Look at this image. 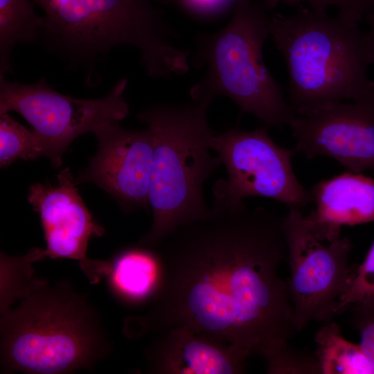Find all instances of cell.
<instances>
[{"mask_svg":"<svg viewBox=\"0 0 374 374\" xmlns=\"http://www.w3.org/2000/svg\"><path fill=\"white\" fill-rule=\"evenodd\" d=\"M160 276L150 310L125 319L134 338L186 327L262 357L274 374L296 332L287 282L282 217L264 207L213 201L208 215L159 247Z\"/></svg>","mask_w":374,"mask_h":374,"instance_id":"cell-1","label":"cell"},{"mask_svg":"<svg viewBox=\"0 0 374 374\" xmlns=\"http://www.w3.org/2000/svg\"><path fill=\"white\" fill-rule=\"evenodd\" d=\"M33 263L13 257L1 269V373L90 371L112 350L98 310L69 280L35 276Z\"/></svg>","mask_w":374,"mask_h":374,"instance_id":"cell-2","label":"cell"},{"mask_svg":"<svg viewBox=\"0 0 374 374\" xmlns=\"http://www.w3.org/2000/svg\"><path fill=\"white\" fill-rule=\"evenodd\" d=\"M44 12L39 40L91 81L112 48L139 50L140 63L156 78L184 75L190 51L175 44L177 33L154 1L163 0H32Z\"/></svg>","mask_w":374,"mask_h":374,"instance_id":"cell-3","label":"cell"},{"mask_svg":"<svg viewBox=\"0 0 374 374\" xmlns=\"http://www.w3.org/2000/svg\"><path fill=\"white\" fill-rule=\"evenodd\" d=\"M269 32L286 63L287 101L296 114L330 103L357 101L374 91L368 77L374 44L350 17L301 6L291 15H271Z\"/></svg>","mask_w":374,"mask_h":374,"instance_id":"cell-4","label":"cell"},{"mask_svg":"<svg viewBox=\"0 0 374 374\" xmlns=\"http://www.w3.org/2000/svg\"><path fill=\"white\" fill-rule=\"evenodd\" d=\"M213 100L203 96L178 105L157 104L136 115L148 125L154 144L149 192L152 222L139 240L141 246L159 248L177 229L210 212L203 186L221 165L210 145L215 132L207 113Z\"/></svg>","mask_w":374,"mask_h":374,"instance_id":"cell-5","label":"cell"},{"mask_svg":"<svg viewBox=\"0 0 374 374\" xmlns=\"http://www.w3.org/2000/svg\"><path fill=\"white\" fill-rule=\"evenodd\" d=\"M270 17L262 1L236 0L224 27L197 35L192 64L206 72L191 87V98L226 96L268 129L288 125L296 113L262 57Z\"/></svg>","mask_w":374,"mask_h":374,"instance_id":"cell-6","label":"cell"},{"mask_svg":"<svg viewBox=\"0 0 374 374\" xmlns=\"http://www.w3.org/2000/svg\"><path fill=\"white\" fill-rule=\"evenodd\" d=\"M267 130L262 126L252 131L230 129L213 133L211 149L227 174L213 185L215 201L237 206L247 197H262L300 211L314 202L311 190L294 171V150L276 144Z\"/></svg>","mask_w":374,"mask_h":374,"instance_id":"cell-7","label":"cell"},{"mask_svg":"<svg viewBox=\"0 0 374 374\" xmlns=\"http://www.w3.org/2000/svg\"><path fill=\"white\" fill-rule=\"evenodd\" d=\"M282 226L290 269L287 289L298 332L312 321L325 323L337 316L357 266L350 262V239L339 237L323 243L311 233L301 211L290 208Z\"/></svg>","mask_w":374,"mask_h":374,"instance_id":"cell-8","label":"cell"},{"mask_svg":"<svg viewBox=\"0 0 374 374\" xmlns=\"http://www.w3.org/2000/svg\"><path fill=\"white\" fill-rule=\"evenodd\" d=\"M127 86V80L123 78L105 97L81 99L55 91L44 78L22 84L0 75V114L13 111L21 115L50 145L59 167L62 155L75 139L107 121H120L128 115L124 96Z\"/></svg>","mask_w":374,"mask_h":374,"instance_id":"cell-9","label":"cell"},{"mask_svg":"<svg viewBox=\"0 0 374 374\" xmlns=\"http://www.w3.org/2000/svg\"><path fill=\"white\" fill-rule=\"evenodd\" d=\"M288 125L296 154L328 157L352 172L374 171V91L352 103L333 102L296 114Z\"/></svg>","mask_w":374,"mask_h":374,"instance_id":"cell-10","label":"cell"},{"mask_svg":"<svg viewBox=\"0 0 374 374\" xmlns=\"http://www.w3.org/2000/svg\"><path fill=\"white\" fill-rule=\"evenodd\" d=\"M70 169L57 176L55 185L36 183L30 186L28 200L39 215L46 248H38L39 260L46 258L77 260L92 284L106 278L110 261L87 256L89 241L102 236L104 228L97 223L79 195Z\"/></svg>","mask_w":374,"mask_h":374,"instance_id":"cell-11","label":"cell"},{"mask_svg":"<svg viewBox=\"0 0 374 374\" xmlns=\"http://www.w3.org/2000/svg\"><path fill=\"white\" fill-rule=\"evenodd\" d=\"M92 133L98 141V151L86 169L78 173L76 184H96L125 211L150 207L154 150L151 131L127 130L113 120Z\"/></svg>","mask_w":374,"mask_h":374,"instance_id":"cell-12","label":"cell"},{"mask_svg":"<svg viewBox=\"0 0 374 374\" xmlns=\"http://www.w3.org/2000/svg\"><path fill=\"white\" fill-rule=\"evenodd\" d=\"M145 350L147 370L155 374H238L247 353L223 340L186 327L171 328Z\"/></svg>","mask_w":374,"mask_h":374,"instance_id":"cell-13","label":"cell"},{"mask_svg":"<svg viewBox=\"0 0 374 374\" xmlns=\"http://www.w3.org/2000/svg\"><path fill=\"white\" fill-rule=\"evenodd\" d=\"M315 209L305 222L321 241L339 237L342 226L374 221V179L346 172L314 185Z\"/></svg>","mask_w":374,"mask_h":374,"instance_id":"cell-14","label":"cell"},{"mask_svg":"<svg viewBox=\"0 0 374 374\" xmlns=\"http://www.w3.org/2000/svg\"><path fill=\"white\" fill-rule=\"evenodd\" d=\"M158 251L143 246L125 249L110 261L106 276L112 293L131 305L153 298L159 281Z\"/></svg>","mask_w":374,"mask_h":374,"instance_id":"cell-15","label":"cell"},{"mask_svg":"<svg viewBox=\"0 0 374 374\" xmlns=\"http://www.w3.org/2000/svg\"><path fill=\"white\" fill-rule=\"evenodd\" d=\"M315 342L320 373H374V366L361 346L344 339L337 323H325L316 334Z\"/></svg>","mask_w":374,"mask_h":374,"instance_id":"cell-16","label":"cell"},{"mask_svg":"<svg viewBox=\"0 0 374 374\" xmlns=\"http://www.w3.org/2000/svg\"><path fill=\"white\" fill-rule=\"evenodd\" d=\"M32 0H0V75L13 73L10 55L17 45L39 42L43 17Z\"/></svg>","mask_w":374,"mask_h":374,"instance_id":"cell-17","label":"cell"},{"mask_svg":"<svg viewBox=\"0 0 374 374\" xmlns=\"http://www.w3.org/2000/svg\"><path fill=\"white\" fill-rule=\"evenodd\" d=\"M42 156L48 157L57 167L55 154L46 141L19 123L8 113L0 114L1 168L19 159L35 160Z\"/></svg>","mask_w":374,"mask_h":374,"instance_id":"cell-18","label":"cell"},{"mask_svg":"<svg viewBox=\"0 0 374 374\" xmlns=\"http://www.w3.org/2000/svg\"><path fill=\"white\" fill-rule=\"evenodd\" d=\"M262 3L268 11L280 4L301 6L305 3L312 9L323 11L329 6H335L339 9V13L358 23L374 8V0H262Z\"/></svg>","mask_w":374,"mask_h":374,"instance_id":"cell-19","label":"cell"},{"mask_svg":"<svg viewBox=\"0 0 374 374\" xmlns=\"http://www.w3.org/2000/svg\"><path fill=\"white\" fill-rule=\"evenodd\" d=\"M374 294V242L364 261L357 266L353 279L340 299L337 315L341 314L354 302Z\"/></svg>","mask_w":374,"mask_h":374,"instance_id":"cell-20","label":"cell"},{"mask_svg":"<svg viewBox=\"0 0 374 374\" xmlns=\"http://www.w3.org/2000/svg\"><path fill=\"white\" fill-rule=\"evenodd\" d=\"M348 309L359 335V345L374 366V294L354 302Z\"/></svg>","mask_w":374,"mask_h":374,"instance_id":"cell-21","label":"cell"},{"mask_svg":"<svg viewBox=\"0 0 374 374\" xmlns=\"http://www.w3.org/2000/svg\"><path fill=\"white\" fill-rule=\"evenodd\" d=\"M175 1L191 15L210 19L220 16L233 8L236 0H163Z\"/></svg>","mask_w":374,"mask_h":374,"instance_id":"cell-22","label":"cell"},{"mask_svg":"<svg viewBox=\"0 0 374 374\" xmlns=\"http://www.w3.org/2000/svg\"><path fill=\"white\" fill-rule=\"evenodd\" d=\"M364 19L369 27L367 33L374 44V8L365 16Z\"/></svg>","mask_w":374,"mask_h":374,"instance_id":"cell-23","label":"cell"}]
</instances>
